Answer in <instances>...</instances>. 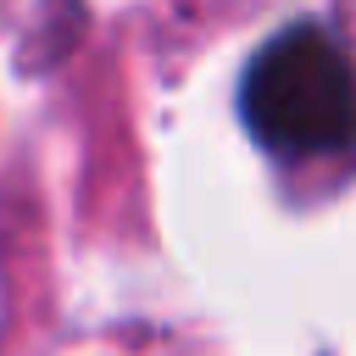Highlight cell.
Returning a JSON list of instances; mask_svg holds the SVG:
<instances>
[{
	"mask_svg": "<svg viewBox=\"0 0 356 356\" xmlns=\"http://www.w3.org/2000/svg\"><path fill=\"white\" fill-rule=\"evenodd\" d=\"M239 117L250 139L278 161H317L356 150V61L323 22H289L273 33L245 78Z\"/></svg>",
	"mask_w": 356,
	"mask_h": 356,
	"instance_id": "cell-1",
	"label": "cell"
}]
</instances>
